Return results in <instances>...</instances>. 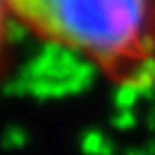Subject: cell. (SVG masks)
Segmentation results:
<instances>
[{"label": "cell", "mask_w": 155, "mask_h": 155, "mask_svg": "<svg viewBox=\"0 0 155 155\" xmlns=\"http://www.w3.org/2000/svg\"><path fill=\"white\" fill-rule=\"evenodd\" d=\"M17 21L12 17L10 0H0V81L5 79L12 62V26Z\"/></svg>", "instance_id": "obj_2"}, {"label": "cell", "mask_w": 155, "mask_h": 155, "mask_svg": "<svg viewBox=\"0 0 155 155\" xmlns=\"http://www.w3.org/2000/svg\"><path fill=\"white\" fill-rule=\"evenodd\" d=\"M31 36L88 62L127 91L155 84V0H10Z\"/></svg>", "instance_id": "obj_1"}]
</instances>
